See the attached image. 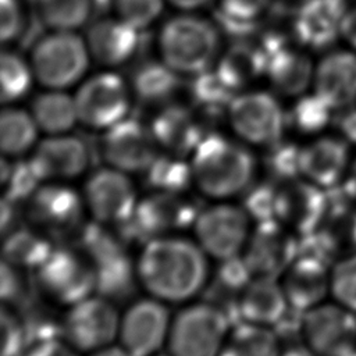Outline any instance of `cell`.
I'll return each mask as SVG.
<instances>
[{"instance_id":"obj_28","label":"cell","mask_w":356,"mask_h":356,"mask_svg":"<svg viewBox=\"0 0 356 356\" xmlns=\"http://www.w3.org/2000/svg\"><path fill=\"white\" fill-rule=\"evenodd\" d=\"M217 72L236 92L267 72V56L261 46L257 47L248 42H236L222 56Z\"/></svg>"},{"instance_id":"obj_29","label":"cell","mask_w":356,"mask_h":356,"mask_svg":"<svg viewBox=\"0 0 356 356\" xmlns=\"http://www.w3.org/2000/svg\"><path fill=\"white\" fill-rule=\"evenodd\" d=\"M218 356H281L280 342L270 327L245 321L228 332Z\"/></svg>"},{"instance_id":"obj_37","label":"cell","mask_w":356,"mask_h":356,"mask_svg":"<svg viewBox=\"0 0 356 356\" xmlns=\"http://www.w3.org/2000/svg\"><path fill=\"white\" fill-rule=\"evenodd\" d=\"M32 76L25 61L15 53L1 54V100L13 102L22 97L31 88Z\"/></svg>"},{"instance_id":"obj_49","label":"cell","mask_w":356,"mask_h":356,"mask_svg":"<svg viewBox=\"0 0 356 356\" xmlns=\"http://www.w3.org/2000/svg\"><path fill=\"white\" fill-rule=\"evenodd\" d=\"M152 356H172V355H170V353L167 352V353H156V355H152Z\"/></svg>"},{"instance_id":"obj_12","label":"cell","mask_w":356,"mask_h":356,"mask_svg":"<svg viewBox=\"0 0 356 356\" xmlns=\"http://www.w3.org/2000/svg\"><path fill=\"white\" fill-rule=\"evenodd\" d=\"M78 121L92 129H108L122 121L129 110V95L115 74H99L76 92Z\"/></svg>"},{"instance_id":"obj_4","label":"cell","mask_w":356,"mask_h":356,"mask_svg":"<svg viewBox=\"0 0 356 356\" xmlns=\"http://www.w3.org/2000/svg\"><path fill=\"white\" fill-rule=\"evenodd\" d=\"M228 332V321L220 309L195 303L171 318L165 345L172 356H218Z\"/></svg>"},{"instance_id":"obj_27","label":"cell","mask_w":356,"mask_h":356,"mask_svg":"<svg viewBox=\"0 0 356 356\" xmlns=\"http://www.w3.org/2000/svg\"><path fill=\"white\" fill-rule=\"evenodd\" d=\"M152 132L159 145L175 152H193L203 139L199 125L189 110L179 106H170L153 121Z\"/></svg>"},{"instance_id":"obj_11","label":"cell","mask_w":356,"mask_h":356,"mask_svg":"<svg viewBox=\"0 0 356 356\" xmlns=\"http://www.w3.org/2000/svg\"><path fill=\"white\" fill-rule=\"evenodd\" d=\"M242 254L243 267L252 277L280 278L298 257L299 246L286 227L268 218L250 232Z\"/></svg>"},{"instance_id":"obj_50","label":"cell","mask_w":356,"mask_h":356,"mask_svg":"<svg viewBox=\"0 0 356 356\" xmlns=\"http://www.w3.org/2000/svg\"><path fill=\"white\" fill-rule=\"evenodd\" d=\"M346 356H356V349L353 350V352H350V353H348Z\"/></svg>"},{"instance_id":"obj_30","label":"cell","mask_w":356,"mask_h":356,"mask_svg":"<svg viewBox=\"0 0 356 356\" xmlns=\"http://www.w3.org/2000/svg\"><path fill=\"white\" fill-rule=\"evenodd\" d=\"M40 131L49 135L67 134L78 121L75 99L63 92H46L32 102L31 113Z\"/></svg>"},{"instance_id":"obj_6","label":"cell","mask_w":356,"mask_h":356,"mask_svg":"<svg viewBox=\"0 0 356 356\" xmlns=\"http://www.w3.org/2000/svg\"><path fill=\"white\" fill-rule=\"evenodd\" d=\"M299 331L314 356H346L356 349V313L337 302L303 312Z\"/></svg>"},{"instance_id":"obj_15","label":"cell","mask_w":356,"mask_h":356,"mask_svg":"<svg viewBox=\"0 0 356 356\" xmlns=\"http://www.w3.org/2000/svg\"><path fill=\"white\" fill-rule=\"evenodd\" d=\"M157 140L136 120L124 118L106 129L102 153L107 164L127 174L150 168L157 159Z\"/></svg>"},{"instance_id":"obj_16","label":"cell","mask_w":356,"mask_h":356,"mask_svg":"<svg viewBox=\"0 0 356 356\" xmlns=\"http://www.w3.org/2000/svg\"><path fill=\"white\" fill-rule=\"evenodd\" d=\"M327 202V191L303 178L291 179L274 193L273 213L289 231L307 235L318 228Z\"/></svg>"},{"instance_id":"obj_21","label":"cell","mask_w":356,"mask_h":356,"mask_svg":"<svg viewBox=\"0 0 356 356\" xmlns=\"http://www.w3.org/2000/svg\"><path fill=\"white\" fill-rule=\"evenodd\" d=\"M316 95L332 110L348 108L356 102V54L334 51L325 56L314 74Z\"/></svg>"},{"instance_id":"obj_42","label":"cell","mask_w":356,"mask_h":356,"mask_svg":"<svg viewBox=\"0 0 356 356\" xmlns=\"http://www.w3.org/2000/svg\"><path fill=\"white\" fill-rule=\"evenodd\" d=\"M24 31V18L18 0H1V40L15 39Z\"/></svg>"},{"instance_id":"obj_43","label":"cell","mask_w":356,"mask_h":356,"mask_svg":"<svg viewBox=\"0 0 356 356\" xmlns=\"http://www.w3.org/2000/svg\"><path fill=\"white\" fill-rule=\"evenodd\" d=\"M78 353L67 342L46 341L33 346L25 356H78Z\"/></svg>"},{"instance_id":"obj_1","label":"cell","mask_w":356,"mask_h":356,"mask_svg":"<svg viewBox=\"0 0 356 356\" xmlns=\"http://www.w3.org/2000/svg\"><path fill=\"white\" fill-rule=\"evenodd\" d=\"M207 254L181 236H157L146 243L136 263V275L146 292L164 303L193 298L209 275Z\"/></svg>"},{"instance_id":"obj_10","label":"cell","mask_w":356,"mask_h":356,"mask_svg":"<svg viewBox=\"0 0 356 356\" xmlns=\"http://www.w3.org/2000/svg\"><path fill=\"white\" fill-rule=\"evenodd\" d=\"M38 282L50 299L71 306L92 295L97 274L82 256L57 250L38 267Z\"/></svg>"},{"instance_id":"obj_23","label":"cell","mask_w":356,"mask_h":356,"mask_svg":"<svg viewBox=\"0 0 356 356\" xmlns=\"http://www.w3.org/2000/svg\"><path fill=\"white\" fill-rule=\"evenodd\" d=\"M288 306L281 282L274 277H252L238 298L242 318L246 323L266 327L278 323Z\"/></svg>"},{"instance_id":"obj_13","label":"cell","mask_w":356,"mask_h":356,"mask_svg":"<svg viewBox=\"0 0 356 356\" xmlns=\"http://www.w3.org/2000/svg\"><path fill=\"white\" fill-rule=\"evenodd\" d=\"M171 318L164 302L146 298L134 302L120 318L118 341L134 356H152L167 343Z\"/></svg>"},{"instance_id":"obj_32","label":"cell","mask_w":356,"mask_h":356,"mask_svg":"<svg viewBox=\"0 0 356 356\" xmlns=\"http://www.w3.org/2000/svg\"><path fill=\"white\" fill-rule=\"evenodd\" d=\"M178 88L177 72L165 63H145L134 75V89L145 102H163Z\"/></svg>"},{"instance_id":"obj_9","label":"cell","mask_w":356,"mask_h":356,"mask_svg":"<svg viewBox=\"0 0 356 356\" xmlns=\"http://www.w3.org/2000/svg\"><path fill=\"white\" fill-rule=\"evenodd\" d=\"M228 118L243 142L259 146L278 143L286 122L280 103L266 92L235 96L228 104Z\"/></svg>"},{"instance_id":"obj_38","label":"cell","mask_w":356,"mask_h":356,"mask_svg":"<svg viewBox=\"0 0 356 356\" xmlns=\"http://www.w3.org/2000/svg\"><path fill=\"white\" fill-rule=\"evenodd\" d=\"M331 107L316 93L303 96L295 104L291 120L303 134H317L323 131L331 118Z\"/></svg>"},{"instance_id":"obj_14","label":"cell","mask_w":356,"mask_h":356,"mask_svg":"<svg viewBox=\"0 0 356 356\" xmlns=\"http://www.w3.org/2000/svg\"><path fill=\"white\" fill-rule=\"evenodd\" d=\"M83 204L96 221L120 222L136 210V192L127 172L108 165L86 181Z\"/></svg>"},{"instance_id":"obj_41","label":"cell","mask_w":356,"mask_h":356,"mask_svg":"<svg viewBox=\"0 0 356 356\" xmlns=\"http://www.w3.org/2000/svg\"><path fill=\"white\" fill-rule=\"evenodd\" d=\"M24 332L19 320L10 312H1V356H19Z\"/></svg>"},{"instance_id":"obj_45","label":"cell","mask_w":356,"mask_h":356,"mask_svg":"<svg viewBox=\"0 0 356 356\" xmlns=\"http://www.w3.org/2000/svg\"><path fill=\"white\" fill-rule=\"evenodd\" d=\"M341 35L356 49V7L348 10L345 14L341 26Z\"/></svg>"},{"instance_id":"obj_22","label":"cell","mask_w":356,"mask_h":356,"mask_svg":"<svg viewBox=\"0 0 356 356\" xmlns=\"http://www.w3.org/2000/svg\"><path fill=\"white\" fill-rule=\"evenodd\" d=\"M82 202L76 193L61 182H47L39 188L29 203L32 222L46 229H67L79 220Z\"/></svg>"},{"instance_id":"obj_35","label":"cell","mask_w":356,"mask_h":356,"mask_svg":"<svg viewBox=\"0 0 356 356\" xmlns=\"http://www.w3.org/2000/svg\"><path fill=\"white\" fill-rule=\"evenodd\" d=\"M330 293L337 303L356 313V252L339 257L331 267Z\"/></svg>"},{"instance_id":"obj_3","label":"cell","mask_w":356,"mask_h":356,"mask_svg":"<svg viewBox=\"0 0 356 356\" xmlns=\"http://www.w3.org/2000/svg\"><path fill=\"white\" fill-rule=\"evenodd\" d=\"M218 49V32L204 18L179 15L170 19L160 32L163 60L175 72L197 75L210 70Z\"/></svg>"},{"instance_id":"obj_8","label":"cell","mask_w":356,"mask_h":356,"mask_svg":"<svg viewBox=\"0 0 356 356\" xmlns=\"http://www.w3.org/2000/svg\"><path fill=\"white\" fill-rule=\"evenodd\" d=\"M120 318L110 300L90 295L70 306L63 320L64 341L89 355L118 339Z\"/></svg>"},{"instance_id":"obj_46","label":"cell","mask_w":356,"mask_h":356,"mask_svg":"<svg viewBox=\"0 0 356 356\" xmlns=\"http://www.w3.org/2000/svg\"><path fill=\"white\" fill-rule=\"evenodd\" d=\"M89 356H134L129 350H127L122 345H108L104 346L102 349H97L92 353H89Z\"/></svg>"},{"instance_id":"obj_17","label":"cell","mask_w":356,"mask_h":356,"mask_svg":"<svg viewBox=\"0 0 356 356\" xmlns=\"http://www.w3.org/2000/svg\"><path fill=\"white\" fill-rule=\"evenodd\" d=\"M89 149L78 136L50 135L38 143L29 160L32 175L44 182H64L85 172Z\"/></svg>"},{"instance_id":"obj_2","label":"cell","mask_w":356,"mask_h":356,"mask_svg":"<svg viewBox=\"0 0 356 356\" xmlns=\"http://www.w3.org/2000/svg\"><path fill=\"white\" fill-rule=\"evenodd\" d=\"M189 170L191 181L204 196L225 200L250 185L256 161L243 145L209 135L192 152Z\"/></svg>"},{"instance_id":"obj_31","label":"cell","mask_w":356,"mask_h":356,"mask_svg":"<svg viewBox=\"0 0 356 356\" xmlns=\"http://www.w3.org/2000/svg\"><path fill=\"white\" fill-rule=\"evenodd\" d=\"M39 127L32 114L17 107H6L0 117L1 152L18 157L29 152L36 142Z\"/></svg>"},{"instance_id":"obj_5","label":"cell","mask_w":356,"mask_h":356,"mask_svg":"<svg viewBox=\"0 0 356 356\" xmlns=\"http://www.w3.org/2000/svg\"><path fill=\"white\" fill-rule=\"evenodd\" d=\"M248 211L232 203H216L193 220V235L202 250L216 260L242 254L250 236Z\"/></svg>"},{"instance_id":"obj_33","label":"cell","mask_w":356,"mask_h":356,"mask_svg":"<svg viewBox=\"0 0 356 356\" xmlns=\"http://www.w3.org/2000/svg\"><path fill=\"white\" fill-rule=\"evenodd\" d=\"M39 19L56 31H72L90 17L93 0H35Z\"/></svg>"},{"instance_id":"obj_40","label":"cell","mask_w":356,"mask_h":356,"mask_svg":"<svg viewBox=\"0 0 356 356\" xmlns=\"http://www.w3.org/2000/svg\"><path fill=\"white\" fill-rule=\"evenodd\" d=\"M120 19L138 31L150 25L163 10V0H115Z\"/></svg>"},{"instance_id":"obj_19","label":"cell","mask_w":356,"mask_h":356,"mask_svg":"<svg viewBox=\"0 0 356 356\" xmlns=\"http://www.w3.org/2000/svg\"><path fill=\"white\" fill-rule=\"evenodd\" d=\"M280 278L289 307L303 313L330 293L331 268L327 261L300 253Z\"/></svg>"},{"instance_id":"obj_47","label":"cell","mask_w":356,"mask_h":356,"mask_svg":"<svg viewBox=\"0 0 356 356\" xmlns=\"http://www.w3.org/2000/svg\"><path fill=\"white\" fill-rule=\"evenodd\" d=\"M342 186L345 188V191L356 200V159L353 160V163L350 164L348 174L345 177V181L342 184Z\"/></svg>"},{"instance_id":"obj_25","label":"cell","mask_w":356,"mask_h":356,"mask_svg":"<svg viewBox=\"0 0 356 356\" xmlns=\"http://www.w3.org/2000/svg\"><path fill=\"white\" fill-rule=\"evenodd\" d=\"M139 31L122 19H99L88 31V47L102 64L120 65L139 47Z\"/></svg>"},{"instance_id":"obj_24","label":"cell","mask_w":356,"mask_h":356,"mask_svg":"<svg viewBox=\"0 0 356 356\" xmlns=\"http://www.w3.org/2000/svg\"><path fill=\"white\" fill-rule=\"evenodd\" d=\"M324 217L316 229L337 256L356 252V200L342 185L327 191Z\"/></svg>"},{"instance_id":"obj_48","label":"cell","mask_w":356,"mask_h":356,"mask_svg":"<svg viewBox=\"0 0 356 356\" xmlns=\"http://www.w3.org/2000/svg\"><path fill=\"white\" fill-rule=\"evenodd\" d=\"M174 6L184 8V10H192L204 6L209 0H170Z\"/></svg>"},{"instance_id":"obj_36","label":"cell","mask_w":356,"mask_h":356,"mask_svg":"<svg viewBox=\"0 0 356 356\" xmlns=\"http://www.w3.org/2000/svg\"><path fill=\"white\" fill-rule=\"evenodd\" d=\"M49 253L47 245L31 232H17L4 245V257L11 266L39 267Z\"/></svg>"},{"instance_id":"obj_7","label":"cell","mask_w":356,"mask_h":356,"mask_svg":"<svg viewBox=\"0 0 356 356\" xmlns=\"http://www.w3.org/2000/svg\"><path fill=\"white\" fill-rule=\"evenodd\" d=\"M32 68L38 81L47 88L71 86L88 68V49L71 31H56L36 42Z\"/></svg>"},{"instance_id":"obj_39","label":"cell","mask_w":356,"mask_h":356,"mask_svg":"<svg viewBox=\"0 0 356 356\" xmlns=\"http://www.w3.org/2000/svg\"><path fill=\"white\" fill-rule=\"evenodd\" d=\"M195 76L192 83L193 97L207 108L222 107L224 104H229L235 97V90L222 81L217 70H207Z\"/></svg>"},{"instance_id":"obj_44","label":"cell","mask_w":356,"mask_h":356,"mask_svg":"<svg viewBox=\"0 0 356 356\" xmlns=\"http://www.w3.org/2000/svg\"><path fill=\"white\" fill-rule=\"evenodd\" d=\"M339 129L346 142L356 145V106L348 107L339 118Z\"/></svg>"},{"instance_id":"obj_20","label":"cell","mask_w":356,"mask_h":356,"mask_svg":"<svg viewBox=\"0 0 356 356\" xmlns=\"http://www.w3.org/2000/svg\"><path fill=\"white\" fill-rule=\"evenodd\" d=\"M346 13V0H303L292 21L293 33L299 43L324 49L341 35Z\"/></svg>"},{"instance_id":"obj_26","label":"cell","mask_w":356,"mask_h":356,"mask_svg":"<svg viewBox=\"0 0 356 356\" xmlns=\"http://www.w3.org/2000/svg\"><path fill=\"white\" fill-rule=\"evenodd\" d=\"M267 76L284 95H300L309 86L313 67L309 57L288 44L267 56Z\"/></svg>"},{"instance_id":"obj_34","label":"cell","mask_w":356,"mask_h":356,"mask_svg":"<svg viewBox=\"0 0 356 356\" xmlns=\"http://www.w3.org/2000/svg\"><path fill=\"white\" fill-rule=\"evenodd\" d=\"M268 4L270 0H221L216 17L227 32L245 36L257 28Z\"/></svg>"},{"instance_id":"obj_18","label":"cell","mask_w":356,"mask_h":356,"mask_svg":"<svg viewBox=\"0 0 356 356\" xmlns=\"http://www.w3.org/2000/svg\"><path fill=\"white\" fill-rule=\"evenodd\" d=\"M348 142L324 136L298 150V174L324 191L341 185L349 170Z\"/></svg>"}]
</instances>
